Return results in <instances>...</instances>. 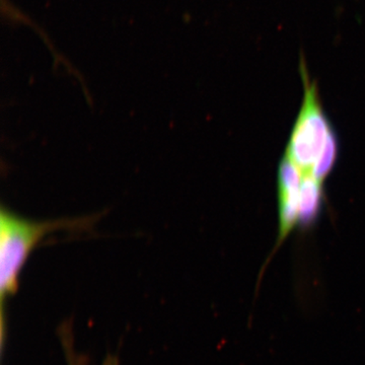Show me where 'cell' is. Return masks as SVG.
<instances>
[{
    "label": "cell",
    "mask_w": 365,
    "mask_h": 365,
    "mask_svg": "<svg viewBox=\"0 0 365 365\" xmlns=\"http://www.w3.org/2000/svg\"><path fill=\"white\" fill-rule=\"evenodd\" d=\"M103 215L52 220H31L2 206L0 210V295L4 317L6 297L18 292L21 270L34 250L57 232H88ZM1 317V318H2Z\"/></svg>",
    "instance_id": "6da1fadb"
},
{
    "label": "cell",
    "mask_w": 365,
    "mask_h": 365,
    "mask_svg": "<svg viewBox=\"0 0 365 365\" xmlns=\"http://www.w3.org/2000/svg\"><path fill=\"white\" fill-rule=\"evenodd\" d=\"M299 74L304 97L284 155L302 170L304 176L312 177L319 160L331 146L339 144V140L324 110L318 83L312 78L302 53L299 58Z\"/></svg>",
    "instance_id": "7a4b0ae2"
},
{
    "label": "cell",
    "mask_w": 365,
    "mask_h": 365,
    "mask_svg": "<svg viewBox=\"0 0 365 365\" xmlns=\"http://www.w3.org/2000/svg\"><path fill=\"white\" fill-rule=\"evenodd\" d=\"M302 179V170L283 155L277 173L278 237L275 250L279 248L294 228L299 227Z\"/></svg>",
    "instance_id": "3957f363"
},
{
    "label": "cell",
    "mask_w": 365,
    "mask_h": 365,
    "mask_svg": "<svg viewBox=\"0 0 365 365\" xmlns=\"http://www.w3.org/2000/svg\"><path fill=\"white\" fill-rule=\"evenodd\" d=\"M325 200L323 182L314 177L304 176L299 194V227H309L316 223Z\"/></svg>",
    "instance_id": "277c9868"
},
{
    "label": "cell",
    "mask_w": 365,
    "mask_h": 365,
    "mask_svg": "<svg viewBox=\"0 0 365 365\" xmlns=\"http://www.w3.org/2000/svg\"><path fill=\"white\" fill-rule=\"evenodd\" d=\"M109 365H116V364H114V362H113V364H109Z\"/></svg>",
    "instance_id": "5b68a950"
}]
</instances>
